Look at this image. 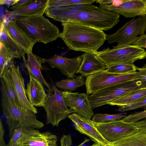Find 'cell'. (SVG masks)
I'll list each match as a JSON object with an SVG mask.
<instances>
[{"mask_svg":"<svg viewBox=\"0 0 146 146\" xmlns=\"http://www.w3.org/2000/svg\"><path fill=\"white\" fill-rule=\"evenodd\" d=\"M46 15L61 23L70 21L108 31L119 22L120 15L92 3L66 7H48Z\"/></svg>","mask_w":146,"mask_h":146,"instance_id":"1","label":"cell"},{"mask_svg":"<svg viewBox=\"0 0 146 146\" xmlns=\"http://www.w3.org/2000/svg\"><path fill=\"white\" fill-rule=\"evenodd\" d=\"M60 37L70 49L95 53L106 40L103 31L77 23H62Z\"/></svg>","mask_w":146,"mask_h":146,"instance_id":"2","label":"cell"},{"mask_svg":"<svg viewBox=\"0 0 146 146\" xmlns=\"http://www.w3.org/2000/svg\"><path fill=\"white\" fill-rule=\"evenodd\" d=\"M13 19L35 43L47 44L60 37L61 33L58 27L43 15L17 16Z\"/></svg>","mask_w":146,"mask_h":146,"instance_id":"3","label":"cell"},{"mask_svg":"<svg viewBox=\"0 0 146 146\" xmlns=\"http://www.w3.org/2000/svg\"><path fill=\"white\" fill-rule=\"evenodd\" d=\"M1 106L10 137L19 127L39 129L44 126L42 122L37 120L36 114L31 110L16 105L9 100H1Z\"/></svg>","mask_w":146,"mask_h":146,"instance_id":"4","label":"cell"},{"mask_svg":"<svg viewBox=\"0 0 146 146\" xmlns=\"http://www.w3.org/2000/svg\"><path fill=\"white\" fill-rule=\"evenodd\" d=\"M95 54L108 68L121 64H133L137 61L146 58V50L137 46L130 45L120 47H107Z\"/></svg>","mask_w":146,"mask_h":146,"instance_id":"5","label":"cell"},{"mask_svg":"<svg viewBox=\"0 0 146 146\" xmlns=\"http://www.w3.org/2000/svg\"><path fill=\"white\" fill-rule=\"evenodd\" d=\"M139 78L137 71L125 74H115L106 70L88 76L85 81L86 94H91L106 88L125 82L136 80Z\"/></svg>","mask_w":146,"mask_h":146,"instance_id":"6","label":"cell"},{"mask_svg":"<svg viewBox=\"0 0 146 146\" xmlns=\"http://www.w3.org/2000/svg\"><path fill=\"white\" fill-rule=\"evenodd\" d=\"M146 32V15L133 18L112 34L107 35L110 44L117 43L120 47L131 45L139 36Z\"/></svg>","mask_w":146,"mask_h":146,"instance_id":"7","label":"cell"},{"mask_svg":"<svg viewBox=\"0 0 146 146\" xmlns=\"http://www.w3.org/2000/svg\"><path fill=\"white\" fill-rule=\"evenodd\" d=\"M136 80L111 86L88 96L92 109L108 104L115 100L140 89Z\"/></svg>","mask_w":146,"mask_h":146,"instance_id":"8","label":"cell"},{"mask_svg":"<svg viewBox=\"0 0 146 146\" xmlns=\"http://www.w3.org/2000/svg\"><path fill=\"white\" fill-rule=\"evenodd\" d=\"M53 91H48V94L42 106L46 113V124L58 126L60 122L67 117L70 112L66 106L62 91L52 82Z\"/></svg>","mask_w":146,"mask_h":146,"instance_id":"9","label":"cell"},{"mask_svg":"<svg viewBox=\"0 0 146 146\" xmlns=\"http://www.w3.org/2000/svg\"><path fill=\"white\" fill-rule=\"evenodd\" d=\"M94 123L103 137L110 143L131 135L139 129L133 123L126 122L122 119L108 123Z\"/></svg>","mask_w":146,"mask_h":146,"instance_id":"10","label":"cell"},{"mask_svg":"<svg viewBox=\"0 0 146 146\" xmlns=\"http://www.w3.org/2000/svg\"><path fill=\"white\" fill-rule=\"evenodd\" d=\"M65 103L70 113H76L88 119L94 115L88 95L84 93L62 91Z\"/></svg>","mask_w":146,"mask_h":146,"instance_id":"11","label":"cell"},{"mask_svg":"<svg viewBox=\"0 0 146 146\" xmlns=\"http://www.w3.org/2000/svg\"><path fill=\"white\" fill-rule=\"evenodd\" d=\"M103 9L115 12L127 18L146 15V0H121L117 6L100 4Z\"/></svg>","mask_w":146,"mask_h":146,"instance_id":"12","label":"cell"},{"mask_svg":"<svg viewBox=\"0 0 146 146\" xmlns=\"http://www.w3.org/2000/svg\"><path fill=\"white\" fill-rule=\"evenodd\" d=\"M57 136L47 131L41 132L29 127L18 142V146H57Z\"/></svg>","mask_w":146,"mask_h":146,"instance_id":"13","label":"cell"},{"mask_svg":"<svg viewBox=\"0 0 146 146\" xmlns=\"http://www.w3.org/2000/svg\"><path fill=\"white\" fill-rule=\"evenodd\" d=\"M68 117L73 122L76 130L89 137L95 143L101 146H107L110 143L103 137L92 120L85 118L76 113L69 115Z\"/></svg>","mask_w":146,"mask_h":146,"instance_id":"14","label":"cell"},{"mask_svg":"<svg viewBox=\"0 0 146 146\" xmlns=\"http://www.w3.org/2000/svg\"><path fill=\"white\" fill-rule=\"evenodd\" d=\"M42 62L48 63L52 68H57L61 73L69 78L76 77V72L82 61L81 55L69 58L60 55H54L48 58H41Z\"/></svg>","mask_w":146,"mask_h":146,"instance_id":"15","label":"cell"},{"mask_svg":"<svg viewBox=\"0 0 146 146\" xmlns=\"http://www.w3.org/2000/svg\"><path fill=\"white\" fill-rule=\"evenodd\" d=\"M8 71L12 80L20 106L29 109L36 114L37 109L29 102L27 95L24 80L19 66L14 63L10 66Z\"/></svg>","mask_w":146,"mask_h":146,"instance_id":"16","label":"cell"},{"mask_svg":"<svg viewBox=\"0 0 146 146\" xmlns=\"http://www.w3.org/2000/svg\"><path fill=\"white\" fill-rule=\"evenodd\" d=\"M6 30L10 36L25 51L26 53L32 52L35 43L17 25L13 19H3Z\"/></svg>","mask_w":146,"mask_h":146,"instance_id":"17","label":"cell"},{"mask_svg":"<svg viewBox=\"0 0 146 146\" xmlns=\"http://www.w3.org/2000/svg\"><path fill=\"white\" fill-rule=\"evenodd\" d=\"M29 76L30 80L27 84L26 91L28 99L32 106L42 107L47 94L41 82L31 75Z\"/></svg>","mask_w":146,"mask_h":146,"instance_id":"18","label":"cell"},{"mask_svg":"<svg viewBox=\"0 0 146 146\" xmlns=\"http://www.w3.org/2000/svg\"><path fill=\"white\" fill-rule=\"evenodd\" d=\"M82 61L76 74L87 77L108 68L104 63L94 53L84 52L81 55Z\"/></svg>","mask_w":146,"mask_h":146,"instance_id":"19","label":"cell"},{"mask_svg":"<svg viewBox=\"0 0 146 146\" xmlns=\"http://www.w3.org/2000/svg\"><path fill=\"white\" fill-rule=\"evenodd\" d=\"M49 0H30L23 6L9 12L11 15L29 16L43 15L48 7Z\"/></svg>","mask_w":146,"mask_h":146,"instance_id":"20","label":"cell"},{"mask_svg":"<svg viewBox=\"0 0 146 146\" xmlns=\"http://www.w3.org/2000/svg\"><path fill=\"white\" fill-rule=\"evenodd\" d=\"M0 41L14 58L21 59L25 57L26 52L7 32L3 20L1 21Z\"/></svg>","mask_w":146,"mask_h":146,"instance_id":"21","label":"cell"},{"mask_svg":"<svg viewBox=\"0 0 146 146\" xmlns=\"http://www.w3.org/2000/svg\"><path fill=\"white\" fill-rule=\"evenodd\" d=\"M107 146H146V127L126 137L110 142Z\"/></svg>","mask_w":146,"mask_h":146,"instance_id":"22","label":"cell"},{"mask_svg":"<svg viewBox=\"0 0 146 146\" xmlns=\"http://www.w3.org/2000/svg\"><path fill=\"white\" fill-rule=\"evenodd\" d=\"M0 79L1 100L10 101L15 105L20 106L13 82L8 70L0 76Z\"/></svg>","mask_w":146,"mask_h":146,"instance_id":"23","label":"cell"},{"mask_svg":"<svg viewBox=\"0 0 146 146\" xmlns=\"http://www.w3.org/2000/svg\"><path fill=\"white\" fill-rule=\"evenodd\" d=\"M146 97V88H145L115 100L109 103L108 104L119 107L127 105L137 102Z\"/></svg>","mask_w":146,"mask_h":146,"instance_id":"24","label":"cell"},{"mask_svg":"<svg viewBox=\"0 0 146 146\" xmlns=\"http://www.w3.org/2000/svg\"><path fill=\"white\" fill-rule=\"evenodd\" d=\"M85 80L82 76L73 78H67L55 83V85L58 88L64 91L71 92L82 87L85 84Z\"/></svg>","mask_w":146,"mask_h":146,"instance_id":"25","label":"cell"},{"mask_svg":"<svg viewBox=\"0 0 146 146\" xmlns=\"http://www.w3.org/2000/svg\"><path fill=\"white\" fill-rule=\"evenodd\" d=\"M13 54L0 42V76L5 73L11 64L14 63Z\"/></svg>","mask_w":146,"mask_h":146,"instance_id":"26","label":"cell"},{"mask_svg":"<svg viewBox=\"0 0 146 146\" xmlns=\"http://www.w3.org/2000/svg\"><path fill=\"white\" fill-rule=\"evenodd\" d=\"M127 113H121L115 114L98 113L95 114L92 120L95 123H108L113 121L122 119L126 117Z\"/></svg>","mask_w":146,"mask_h":146,"instance_id":"27","label":"cell"},{"mask_svg":"<svg viewBox=\"0 0 146 146\" xmlns=\"http://www.w3.org/2000/svg\"><path fill=\"white\" fill-rule=\"evenodd\" d=\"M96 1V0H49L48 7H66L81 4H92Z\"/></svg>","mask_w":146,"mask_h":146,"instance_id":"28","label":"cell"},{"mask_svg":"<svg viewBox=\"0 0 146 146\" xmlns=\"http://www.w3.org/2000/svg\"><path fill=\"white\" fill-rule=\"evenodd\" d=\"M109 73L125 74L137 71V66L134 64H121L111 66L106 69Z\"/></svg>","mask_w":146,"mask_h":146,"instance_id":"29","label":"cell"},{"mask_svg":"<svg viewBox=\"0 0 146 146\" xmlns=\"http://www.w3.org/2000/svg\"><path fill=\"white\" fill-rule=\"evenodd\" d=\"M24 65L25 68L27 69L29 75L38 79L42 83L48 88V91H52V86L46 81L42 75L41 71L31 67L28 63L25 57L23 58Z\"/></svg>","mask_w":146,"mask_h":146,"instance_id":"30","label":"cell"},{"mask_svg":"<svg viewBox=\"0 0 146 146\" xmlns=\"http://www.w3.org/2000/svg\"><path fill=\"white\" fill-rule=\"evenodd\" d=\"M29 127L20 126L17 128L14 131L7 144V146H18V142L23 134Z\"/></svg>","mask_w":146,"mask_h":146,"instance_id":"31","label":"cell"},{"mask_svg":"<svg viewBox=\"0 0 146 146\" xmlns=\"http://www.w3.org/2000/svg\"><path fill=\"white\" fill-rule=\"evenodd\" d=\"M26 54L27 61L31 67L40 71L43 69L41 64L42 58L34 54L32 52H29Z\"/></svg>","mask_w":146,"mask_h":146,"instance_id":"32","label":"cell"},{"mask_svg":"<svg viewBox=\"0 0 146 146\" xmlns=\"http://www.w3.org/2000/svg\"><path fill=\"white\" fill-rule=\"evenodd\" d=\"M144 119H146V110L127 115L122 119L126 122L134 123Z\"/></svg>","mask_w":146,"mask_h":146,"instance_id":"33","label":"cell"},{"mask_svg":"<svg viewBox=\"0 0 146 146\" xmlns=\"http://www.w3.org/2000/svg\"><path fill=\"white\" fill-rule=\"evenodd\" d=\"M145 107H146V97L135 103L119 106L116 110L121 112H123Z\"/></svg>","mask_w":146,"mask_h":146,"instance_id":"34","label":"cell"},{"mask_svg":"<svg viewBox=\"0 0 146 146\" xmlns=\"http://www.w3.org/2000/svg\"><path fill=\"white\" fill-rule=\"evenodd\" d=\"M137 70L139 73V78L136 80L140 88H146V67H137Z\"/></svg>","mask_w":146,"mask_h":146,"instance_id":"35","label":"cell"},{"mask_svg":"<svg viewBox=\"0 0 146 146\" xmlns=\"http://www.w3.org/2000/svg\"><path fill=\"white\" fill-rule=\"evenodd\" d=\"M61 146H72V139L70 135H64L60 139Z\"/></svg>","mask_w":146,"mask_h":146,"instance_id":"36","label":"cell"},{"mask_svg":"<svg viewBox=\"0 0 146 146\" xmlns=\"http://www.w3.org/2000/svg\"><path fill=\"white\" fill-rule=\"evenodd\" d=\"M136 45L143 48H146V34L139 36L136 40Z\"/></svg>","mask_w":146,"mask_h":146,"instance_id":"37","label":"cell"},{"mask_svg":"<svg viewBox=\"0 0 146 146\" xmlns=\"http://www.w3.org/2000/svg\"><path fill=\"white\" fill-rule=\"evenodd\" d=\"M30 0H14L13 2L11 4V9L12 10V11L15 10L29 2Z\"/></svg>","mask_w":146,"mask_h":146,"instance_id":"38","label":"cell"},{"mask_svg":"<svg viewBox=\"0 0 146 146\" xmlns=\"http://www.w3.org/2000/svg\"><path fill=\"white\" fill-rule=\"evenodd\" d=\"M5 131L3 125L1 118L0 119V146H7L5 141L4 136Z\"/></svg>","mask_w":146,"mask_h":146,"instance_id":"39","label":"cell"},{"mask_svg":"<svg viewBox=\"0 0 146 146\" xmlns=\"http://www.w3.org/2000/svg\"><path fill=\"white\" fill-rule=\"evenodd\" d=\"M133 123L135 125L138 127H146V119Z\"/></svg>","mask_w":146,"mask_h":146,"instance_id":"40","label":"cell"},{"mask_svg":"<svg viewBox=\"0 0 146 146\" xmlns=\"http://www.w3.org/2000/svg\"><path fill=\"white\" fill-rule=\"evenodd\" d=\"M90 141V140L88 139H86L84 141L81 143L80 144L77 146H84V144L87 142H88ZM100 145L98 143H94L93 145L90 146H100Z\"/></svg>","mask_w":146,"mask_h":146,"instance_id":"41","label":"cell"},{"mask_svg":"<svg viewBox=\"0 0 146 146\" xmlns=\"http://www.w3.org/2000/svg\"><path fill=\"white\" fill-rule=\"evenodd\" d=\"M13 1L14 0H1L0 3L1 5L9 4L10 3L11 4Z\"/></svg>","mask_w":146,"mask_h":146,"instance_id":"42","label":"cell"},{"mask_svg":"<svg viewBox=\"0 0 146 146\" xmlns=\"http://www.w3.org/2000/svg\"><path fill=\"white\" fill-rule=\"evenodd\" d=\"M143 66L144 67H146V63H145L144 64Z\"/></svg>","mask_w":146,"mask_h":146,"instance_id":"43","label":"cell"},{"mask_svg":"<svg viewBox=\"0 0 146 146\" xmlns=\"http://www.w3.org/2000/svg\"></svg>","mask_w":146,"mask_h":146,"instance_id":"44","label":"cell"}]
</instances>
